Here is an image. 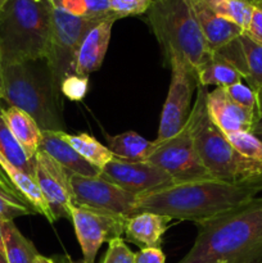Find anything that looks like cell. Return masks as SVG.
Returning <instances> with one entry per match:
<instances>
[{
  "label": "cell",
  "instance_id": "obj_1",
  "mask_svg": "<svg viewBox=\"0 0 262 263\" xmlns=\"http://www.w3.org/2000/svg\"><path fill=\"white\" fill-rule=\"evenodd\" d=\"M197 229L194 244L177 263H262V197Z\"/></svg>",
  "mask_w": 262,
  "mask_h": 263
},
{
  "label": "cell",
  "instance_id": "obj_2",
  "mask_svg": "<svg viewBox=\"0 0 262 263\" xmlns=\"http://www.w3.org/2000/svg\"><path fill=\"white\" fill-rule=\"evenodd\" d=\"M258 193L259 190L251 185L215 179L180 182L139 195L135 213L154 212L198 225L244 204Z\"/></svg>",
  "mask_w": 262,
  "mask_h": 263
},
{
  "label": "cell",
  "instance_id": "obj_3",
  "mask_svg": "<svg viewBox=\"0 0 262 263\" xmlns=\"http://www.w3.org/2000/svg\"><path fill=\"white\" fill-rule=\"evenodd\" d=\"M53 7L48 0H9L0 10L3 66L45 61Z\"/></svg>",
  "mask_w": 262,
  "mask_h": 263
},
{
  "label": "cell",
  "instance_id": "obj_4",
  "mask_svg": "<svg viewBox=\"0 0 262 263\" xmlns=\"http://www.w3.org/2000/svg\"><path fill=\"white\" fill-rule=\"evenodd\" d=\"M207 92V87L198 84L197 98L188 120L198 157L212 179L252 185L262 175V166L239 156L225 134L212 122L205 104Z\"/></svg>",
  "mask_w": 262,
  "mask_h": 263
},
{
  "label": "cell",
  "instance_id": "obj_5",
  "mask_svg": "<svg viewBox=\"0 0 262 263\" xmlns=\"http://www.w3.org/2000/svg\"><path fill=\"white\" fill-rule=\"evenodd\" d=\"M145 14L167 61L179 57L198 74L212 59L189 0H153Z\"/></svg>",
  "mask_w": 262,
  "mask_h": 263
},
{
  "label": "cell",
  "instance_id": "obj_6",
  "mask_svg": "<svg viewBox=\"0 0 262 263\" xmlns=\"http://www.w3.org/2000/svg\"><path fill=\"white\" fill-rule=\"evenodd\" d=\"M32 62L4 66L3 100L10 107L28 113L41 131H64L61 97L54 91L50 79L44 80L31 67Z\"/></svg>",
  "mask_w": 262,
  "mask_h": 263
},
{
  "label": "cell",
  "instance_id": "obj_7",
  "mask_svg": "<svg viewBox=\"0 0 262 263\" xmlns=\"http://www.w3.org/2000/svg\"><path fill=\"white\" fill-rule=\"evenodd\" d=\"M99 22L100 20L76 17L53 7L50 40L45 62L51 86L58 95H61L63 80L73 73L74 59L82 39Z\"/></svg>",
  "mask_w": 262,
  "mask_h": 263
},
{
  "label": "cell",
  "instance_id": "obj_8",
  "mask_svg": "<svg viewBox=\"0 0 262 263\" xmlns=\"http://www.w3.org/2000/svg\"><path fill=\"white\" fill-rule=\"evenodd\" d=\"M169 62L171 82L154 143H162L172 138L186 125L192 112L193 94L198 86V74L189 64L179 57H171Z\"/></svg>",
  "mask_w": 262,
  "mask_h": 263
},
{
  "label": "cell",
  "instance_id": "obj_9",
  "mask_svg": "<svg viewBox=\"0 0 262 263\" xmlns=\"http://www.w3.org/2000/svg\"><path fill=\"white\" fill-rule=\"evenodd\" d=\"M154 149L145 159L169 174L176 184L210 180L212 177L198 157L189 122L172 138L154 143Z\"/></svg>",
  "mask_w": 262,
  "mask_h": 263
},
{
  "label": "cell",
  "instance_id": "obj_10",
  "mask_svg": "<svg viewBox=\"0 0 262 263\" xmlns=\"http://www.w3.org/2000/svg\"><path fill=\"white\" fill-rule=\"evenodd\" d=\"M72 204L113 213L127 220L135 215L139 195L121 189L103 177H89L71 174Z\"/></svg>",
  "mask_w": 262,
  "mask_h": 263
},
{
  "label": "cell",
  "instance_id": "obj_11",
  "mask_svg": "<svg viewBox=\"0 0 262 263\" xmlns=\"http://www.w3.org/2000/svg\"><path fill=\"white\" fill-rule=\"evenodd\" d=\"M69 216L84 261L89 263H94L103 244L123 235L126 220L113 213L72 204L69 207Z\"/></svg>",
  "mask_w": 262,
  "mask_h": 263
},
{
  "label": "cell",
  "instance_id": "obj_12",
  "mask_svg": "<svg viewBox=\"0 0 262 263\" xmlns=\"http://www.w3.org/2000/svg\"><path fill=\"white\" fill-rule=\"evenodd\" d=\"M100 177L136 195L153 193L176 184L169 174L146 161L113 158L100 171Z\"/></svg>",
  "mask_w": 262,
  "mask_h": 263
},
{
  "label": "cell",
  "instance_id": "obj_13",
  "mask_svg": "<svg viewBox=\"0 0 262 263\" xmlns=\"http://www.w3.org/2000/svg\"><path fill=\"white\" fill-rule=\"evenodd\" d=\"M35 177L44 199L53 215L54 221L71 218L69 207L72 205V190L69 184L71 172L48 153L39 151L33 157Z\"/></svg>",
  "mask_w": 262,
  "mask_h": 263
},
{
  "label": "cell",
  "instance_id": "obj_14",
  "mask_svg": "<svg viewBox=\"0 0 262 263\" xmlns=\"http://www.w3.org/2000/svg\"><path fill=\"white\" fill-rule=\"evenodd\" d=\"M215 53L233 63L254 91L262 90V45L243 32Z\"/></svg>",
  "mask_w": 262,
  "mask_h": 263
},
{
  "label": "cell",
  "instance_id": "obj_15",
  "mask_svg": "<svg viewBox=\"0 0 262 263\" xmlns=\"http://www.w3.org/2000/svg\"><path fill=\"white\" fill-rule=\"evenodd\" d=\"M208 115L212 122L225 135L238 131H251L254 121V112L240 107L226 95L222 87H216L207 92Z\"/></svg>",
  "mask_w": 262,
  "mask_h": 263
},
{
  "label": "cell",
  "instance_id": "obj_16",
  "mask_svg": "<svg viewBox=\"0 0 262 263\" xmlns=\"http://www.w3.org/2000/svg\"><path fill=\"white\" fill-rule=\"evenodd\" d=\"M115 22V20L100 21L85 35L74 59L73 73L89 77L102 67Z\"/></svg>",
  "mask_w": 262,
  "mask_h": 263
},
{
  "label": "cell",
  "instance_id": "obj_17",
  "mask_svg": "<svg viewBox=\"0 0 262 263\" xmlns=\"http://www.w3.org/2000/svg\"><path fill=\"white\" fill-rule=\"evenodd\" d=\"M211 53L220 50L244 32L235 23L218 17L203 0H189Z\"/></svg>",
  "mask_w": 262,
  "mask_h": 263
},
{
  "label": "cell",
  "instance_id": "obj_18",
  "mask_svg": "<svg viewBox=\"0 0 262 263\" xmlns=\"http://www.w3.org/2000/svg\"><path fill=\"white\" fill-rule=\"evenodd\" d=\"M171 221L169 216L138 212L125 221L123 235L140 248H159Z\"/></svg>",
  "mask_w": 262,
  "mask_h": 263
},
{
  "label": "cell",
  "instance_id": "obj_19",
  "mask_svg": "<svg viewBox=\"0 0 262 263\" xmlns=\"http://www.w3.org/2000/svg\"><path fill=\"white\" fill-rule=\"evenodd\" d=\"M55 159L71 174L81 176H100V170L85 161L63 138V131H41L40 149Z\"/></svg>",
  "mask_w": 262,
  "mask_h": 263
},
{
  "label": "cell",
  "instance_id": "obj_20",
  "mask_svg": "<svg viewBox=\"0 0 262 263\" xmlns=\"http://www.w3.org/2000/svg\"><path fill=\"white\" fill-rule=\"evenodd\" d=\"M3 118L26 154L33 159L40 149L41 141V130L36 121L28 113L10 105L3 108Z\"/></svg>",
  "mask_w": 262,
  "mask_h": 263
},
{
  "label": "cell",
  "instance_id": "obj_21",
  "mask_svg": "<svg viewBox=\"0 0 262 263\" xmlns=\"http://www.w3.org/2000/svg\"><path fill=\"white\" fill-rule=\"evenodd\" d=\"M107 143L116 158L126 161H145L154 149L153 141L146 140L135 131L107 136Z\"/></svg>",
  "mask_w": 262,
  "mask_h": 263
},
{
  "label": "cell",
  "instance_id": "obj_22",
  "mask_svg": "<svg viewBox=\"0 0 262 263\" xmlns=\"http://www.w3.org/2000/svg\"><path fill=\"white\" fill-rule=\"evenodd\" d=\"M243 76L233 63L217 53H213L212 59L198 72V84L202 86L215 85L226 87L241 82Z\"/></svg>",
  "mask_w": 262,
  "mask_h": 263
},
{
  "label": "cell",
  "instance_id": "obj_23",
  "mask_svg": "<svg viewBox=\"0 0 262 263\" xmlns=\"http://www.w3.org/2000/svg\"><path fill=\"white\" fill-rule=\"evenodd\" d=\"M63 138L85 161L89 162L100 171L115 158L108 146L103 145L89 134L81 133L77 135H69L68 133L63 131Z\"/></svg>",
  "mask_w": 262,
  "mask_h": 263
},
{
  "label": "cell",
  "instance_id": "obj_24",
  "mask_svg": "<svg viewBox=\"0 0 262 263\" xmlns=\"http://www.w3.org/2000/svg\"><path fill=\"white\" fill-rule=\"evenodd\" d=\"M5 246V258L8 263H33L38 256L35 246L22 235L14 222H4L3 225Z\"/></svg>",
  "mask_w": 262,
  "mask_h": 263
},
{
  "label": "cell",
  "instance_id": "obj_25",
  "mask_svg": "<svg viewBox=\"0 0 262 263\" xmlns=\"http://www.w3.org/2000/svg\"><path fill=\"white\" fill-rule=\"evenodd\" d=\"M0 154L15 167L25 171L33 177L35 175V162L26 154L13 134L8 128L3 118V107L0 104Z\"/></svg>",
  "mask_w": 262,
  "mask_h": 263
},
{
  "label": "cell",
  "instance_id": "obj_26",
  "mask_svg": "<svg viewBox=\"0 0 262 263\" xmlns=\"http://www.w3.org/2000/svg\"><path fill=\"white\" fill-rule=\"evenodd\" d=\"M54 8L72 15L91 20H115L108 0H48Z\"/></svg>",
  "mask_w": 262,
  "mask_h": 263
},
{
  "label": "cell",
  "instance_id": "obj_27",
  "mask_svg": "<svg viewBox=\"0 0 262 263\" xmlns=\"http://www.w3.org/2000/svg\"><path fill=\"white\" fill-rule=\"evenodd\" d=\"M218 17L235 23L246 31L251 22L253 4L249 0H203Z\"/></svg>",
  "mask_w": 262,
  "mask_h": 263
},
{
  "label": "cell",
  "instance_id": "obj_28",
  "mask_svg": "<svg viewBox=\"0 0 262 263\" xmlns=\"http://www.w3.org/2000/svg\"><path fill=\"white\" fill-rule=\"evenodd\" d=\"M234 151L247 161L262 166V141L251 131H238L226 135Z\"/></svg>",
  "mask_w": 262,
  "mask_h": 263
},
{
  "label": "cell",
  "instance_id": "obj_29",
  "mask_svg": "<svg viewBox=\"0 0 262 263\" xmlns=\"http://www.w3.org/2000/svg\"><path fill=\"white\" fill-rule=\"evenodd\" d=\"M109 9L117 20L130 15L145 14L153 0H108Z\"/></svg>",
  "mask_w": 262,
  "mask_h": 263
},
{
  "label": "cell",
  "instance_id": "obj_30",
  "mask_svg": "<svg viewBox=\"0 0 262 263\" xmlns=\"http://www.w3.org/2000/svg\"><path fill=\"white\" fill-rule=\"evenodd\" d=\"M222 89L234 103L251 110V112H256L257 92L252 87H249L248 85H244L243 82H238V84L230 85V86L222 87Z\"/></svg>",
  "mask_w": 262,
  "mask_h": 263
},
{
  "label": "cell",
  "instance_id": "obj_31",
  "mask_svg": "<svg viewBox=\"0 0 262 263\" xmlns=\"http://www.w3.org/2000/svg\"><path fill=\"white\" fill-rule=\"evenodd\" d=\"M89 91V77L72 73L63 80L61 85V94L72 102H80Z\"/></svg>",
  "mask_w": 262,
  "mask_h": 263
},
{
  "label": "cell",
  "instance_id": "obj_32",
  "mask_svg": "<svg viewBox=\"0 0 262 263\" xmlns=\"http://www.w3.org/2000/svg\"><path fill=\"white\" fill-rule=\"evenodd\" d=\"M33 210L26 203L0 194V222H13L15 218L32 215Z\"/></svg>",
  "mask_w": 262,
  "mask_h": 263
},
{
  "label": "cell",
  "instance_id": "obj_33",
  "mask_svg": "<svg viewBox=\"0 0 262 263\" xmlns=\"http://www.w3.org/2000/svg\"><path fill=\"white\" fill-rule=\"evenodd\" d=\"M102 263H135V253L130 251L122 238H116L108 243L107 253Z\"/></svg>",
  "mask_w": 262,
  "mask_h": 263
},
{
  "label": "cell",
  "instance_id": "obj_34",
  "mask_svg": "<svg viewBox=\"0 0 262 263\" xmlns=\"http://www.w3.org/2000/svg\"><path fill=\"white\" fill-rule=\"evenodd\" d=\"M252 4H253V12H252L251 22L244 33L262 45V5L257 3H252Z\"/></svg>",
  "mask_w": 262,
  "mask_h": 263
},
{
  "label": "cell",
  "instance_id": "obj_35",
  "mask_svg": "<svg viewBox=\"0 0 262 263\" xmlns=\"http://www.w3.org/2000/svg\"><path fill=\"white\" fill-rule=\"evenodd\" d=\"M135 263H166V256L161 248H141L135 253Z\"/></svg>",
  "mask_w": 262,
  "mask_h": 263
},
{
  "label": "cell",
  "instance_id": "obj_36",
  "mask_svg": "<svg viewBox=\"0 0 262 263\" xmlns=\"http://www.w3.org/2000/svg\"><path fill=\"white\" fill-rule=\"evenodd\" d=\"M257 92V108L254 112V121L251 133L254 135H262V90Z\"/></svg>",
  "mask_w": 262,
  "mask_h": 263
},
{
  "label": "cell",
  "instance_id": "obj_37",
  "mask_svg": "<svg viewBox=\"0 0 262 263\" xmlns=\"http://www.w3.org/2000/svg\"><path fill=\"white\" fill-rule=\"evenodd\" d=\"M0 194L5 195V197H8V198H12V199L20 200V202L26 203L25 200L20 197V194L15 192L14 187H13L12 185L8 182V180L3 176H0ZM26 204H27V203H26Z\"/></svg>",
  "mask_w": 262,
  "mask_h": 263
},
{
  "label": "cell",
  "instance_id": "obj_38",
  "mask_svg": "<svg viewBox=\"0 0 262 263\" xmlns=\"http://www.w3.org/2000/svg\"><path fill=\"white\" fill-rule=\"evenodd\" d=\"M4 66H3V61H2V54H0V102L3 100V94H4Z\"/></svg>",
  "mask_w": 262,
  "mask_h": 263
},
{
  "label": "cell",
  "instance_id": "obj_39",
  "mask_svg": "<svg viewBox=\"0 0 262 263\" xmlns=\"http://www.w3.org/2000/svg\"><path fill=\"white\" fill-rule=\"evenodd\" d=\"M33 263H55V262H54L51 258H48V257L39 253L38 256L35 257V259H33Z\"/></svg>",
  "mask_w": 262,
  "mask_h": 263
},
{
  "label": "cell",
  "instance_id": "obj_40",
  "mask_svg": "<svg viewBox=\"0 0 262 263\" xmlns=\"http://www.w3.org/2000/svg\"><path fill=\"white\" fill-rule=\"evenodd\" d=\"M3 225L4 223L0 222V253L5 256V246H4V233H3Z\"/></svg>",
  "mask_w": 262,
  "mask_h": 263
},
{
  "label": "cell",
  "instance_id": "obj_41",
  "mask_svg": "<svg viewBox=\"0 0 262 263\" xmlns=\"http://www.w3.org/2000/svg\"><path fill=\"white\" fill-rule=\"evenodd\" d=\"M257 136H258V138H259V140L262 141V135H257ZM251 186H254V187H257V189H258L259 192H262V175H261V176L258 177V179L256 180V181L253 182V184L251 185Z\"/></svg>",
  "mask_w": 262,
  "mask_h": 263
},
{
  "label": "cell",
  "instance_id": "obj_42",
  "mask_svg": "<svg viewBox=\"0 0 262 263\" xmlns=\"http://www.w3.org/2000/svg\"><path fill=\"white\" fill-rule=\"evenodd\" d=\"M0 263H8L7 258H5V256H4V254H2V253H0Z\"/></svg>",
  "mask_w": 262,
  "mask_h": 263
},
{
  "label": "cell",
  "instance_id": "obj_43",
  "mask_svg": "<svg viewBox=\"0 0 262 263\" xmlns=\"http://www.w3.org/2000/svg\"><path fill=\"white\" fill-rule=\"evenodd\" d=\"M8 2H9V0H0V10L3 9V7H4Z\"/></svg>",
  "mask_w": 262,
  "mask_h": 263
},
{
  "label": "cell",
  "instance_id": "obj_44",
  "mask_svg": "<svg viewBox=\"0 0 262 263\" xmlns=\"http://www.w3.org/2000/svg\"><path fill=\"white\" fill-rule=\"evenodd\" d=\"M251 3H257V4H261L262 5V0H249Z\"/></svg>",
  "mask_w": 262,
  "mask_h": 263
},
{
  "label": "cell",
  "instance_id": "obj_45",
  "mask_svg": "<svg viewBox=\"0 0 262 263\" xmlns=\"http://www.w3.org/2000/svg\"><path fill=\"white\" fill-rule=\"evenodd\" d=\"M67 263H89V262H86V261H84V259H82V261H77V262L69 261V262H67Z\"/></svg>",
  "mask_w": 262,
  "mask_h": 263
}]
</instances>
